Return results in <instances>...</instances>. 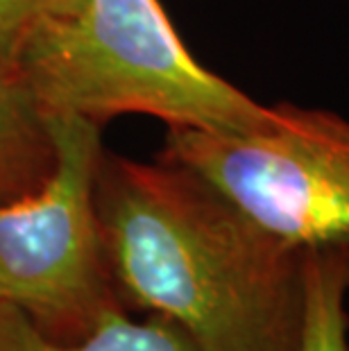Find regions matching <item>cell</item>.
Instances as JSON below:
<instances>
[{"instance_id":"6da1fadb","label":"cell","mask_w":349,"mask_h":351,"mask_svg":"<svg viewBox=\"0 0 349 351\" xmlns=\"http://www.w3.org/2000/svg\"><path fill=\"white\" fill-rule=\"evenodd\" d=\"M95 211L118 300L200 351H300L306 250L258 227L180 163L102 152Z\"/></svg>"},{"instance_id":"7a4b0ae2","label":"cell","mask_w":349,"mask_h":351,"mask_svg":"<svg viewBox=\"0 0 349 351\" xmlns=\"http://www.w3.org/2000/svg\"><path fill=\"white\" fill-rule=\"evenodd\" d=\"M14 64L48 116L236 132L270 114L191 55L159 0H64L27 29Z\"/></svg>"},{"instance_id":"3957f363","label":"cell","mask_w":349,"mask_h":351,"mask_svg":"<svg viewBox=\"0 0 349 351\" xmlns=\"http://www.w3.org/2000/svg\"><path fill=\"white\" fill-rule=\"evenodd\" d=\"M161 159L300 250L349 252V121L326 109L274 104L252 130L168 127Z\"/></svg>"},{"instance_id":"277c9868","label":"cell","mask_w":349,"mask_h":351,"mask_svg":"<svg viewBox=\"0 0 349 351\" xmlns=\"http://www.w3.org/2000/svg\"><path fill=\"white\" fill-rule=\"evenodd\" d=\"M57 168L39 191L0 204V304L43 335L75 342L123 306L111 281L95 211L100 125L53 116Z\"/></svg>"},{"instance_id":"5b68a950","label":"cell","mask_w":349,"mask_h":351,"mask_svg":"<svg viewBox=\"0 0 349 351\" xmlns=\"http://www.w3.org/2000/svg\"><path fill=\"white\" fill-rule=\"evenodd\" d=\"M57 159L53 116L36 102L14 59L0 55V204L39 191Z\"/></svg>"},{"instance_id":"8992f818","label":"cell","mask_w":349,"mask_h":351,"mask_svg":"<svg viewBox=\"0 0 349 351\" xmlns=\"http://www.w3.org/2000/svg\"><path fill=\"white\" fill-rule=\"evenodd\" d=\"M3 335L7 351H200L186 331L161 315L132 319L123 306L107 311L84 338L55 342L14 306L5 304Z\"/></svg>"},{"instance_id":"52a82bcc","label":"cell","mask_w":349,"mask_h":351,"mask_svg":"<svg viewBox=\"0 0 349 351\" xmlns=\"http://www.w3.org/2000/svg\"><path fill=\"white\" fill-rule=\"evenodd\" d=\"M347 290L345 254L306 250V313L300 351H349Z\"/></svg>"},{"instance_id":"ba28073f","label":"cell","mask_w":349,"mask_h":351,"mask_svg":"<svg viewBox=\"0 0 349 351\" xmlns=\"http://www.w3.org/2000/svg\"><path fill=\"white\" fill-rule=\"evenodd\" d=\"M64 0H0V55L14 59L27 29Z\"/></svg>"},{"instance_id":"9c48e42d","label":"cell","mask_w":349,"mask_h":351,"mask_svg":"<svg viewBox=\"0 0 349 351\" xmlns=\"http://www.w3.org/2000/svg\"><path fill=\"white\" fill-rule=\"evenodd\" d=\"M0 351H7L3 342V304H0Z\"/></svg>"},{"instance_id":"30bf717a","label":"cell","mask_w":349,"mask_h":351,"mask_svg":"<svg viewBox=\"0 0 349 351\" xmlns=\"http://www.w3.org/2000/svg\"><path fill=\"white\" fill-rule=\"evenodd\" d=\"M345 254V261H347V270H349V252H343Z\"/></svg>"}]
</instances>
